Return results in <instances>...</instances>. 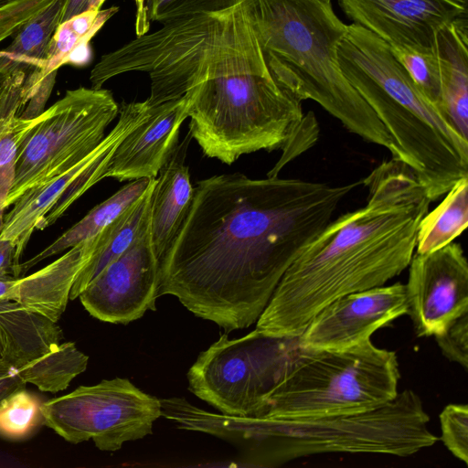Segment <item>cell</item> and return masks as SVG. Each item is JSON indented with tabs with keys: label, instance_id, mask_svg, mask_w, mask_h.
Returning a JSON list of instances; mask_svg holds the SVG:
<instances>
[{
	"label": "cell",
	"instance_id": "cell-26",
	"mask_svg": "<svg viewBox=\"0 0 468 468\" xmlns=\"http://www.w3.org/2000/svg\"><path fill=\"white\" fill-rule=\"evenodd\" d=\"M88 361V356L73 342H65L18 370L26 383L44 392L57 393L86 370Z\"/></svg>",
	"mask_w": 468,
	"mask_h": 468
},
{
	"label": "cell",
	"instance_id": "cell-19",
	"mask_svg": "<svg viewBox=\"0 0 468 468\" xmlns=\"http://www.w3.org/2000/svg\"><path fill=\"white\" fill-rule=\"evenodd\" d=\"M192 136H186L175 147L161 167L152 193L150 226L152 243L160 261L176 239L190 209L194 187L186 165Z\"/></svg>",
	"mask_w": 468,
	"mask_h": 468
},
{
	"label": "cell",
	"instance_id": "cell-33",
	"mask_svg": "<svg viewBox=\"0 0 468 468\" xmlns=\"http://www.w3.org/2000/svg\"><path fill=\"white\" fill-rule=\"evenodd\" d=\"M436 342L450 361L468 367V313L456 319L446 331L435 335Z\"/></svg>",
	"mask_w": 468,
	"mask_h": 468
},
{
	"label": "cell",
	"instance_id": "cell-36",
	"mask_svg": "<svg viewBox=\"0 0 468 468\" xmlns=\"http://www.w3.org/2000/svg\"><path fill=\"white\" fill-rule=\"evenodd\" d=\"M15 245L8 239H0V276L10 275L15 264Z\"/></svg>",
	"mask_w": 468,
	"mask_h": 468
},
{
	"label": "cell",
	"instance_id": "cell-7",
	"mask_svg": "<svg viewBox=\"0 0 468 468\" xmlns=\"http://www.w3.org/2000/svg\"><path fill=\"white\" fill-rule=\"evenodd\" d=\"M399 378L396 353L376 346L370 339L343 349L303 347L266 399L262 417H324L372 410L397 396Z\"/></svg>",
	"mask_w": 468,
	"mask_h": 468
},
{
	"label": "cell",
	"instance_id": "cell-25",
	"mask_svg": "<svg viewBox=\"0 0 468 468\" xmlns=\"http://www.w3.org/2000/svg\"><path fill=\"white\" fill-rule=\"evenodd\" d=\"M443 200L421 218L416 253L437 250L452 242L468 224V177L457 181Z\"/></svg>",
	"mask_w": 468,
	"mask_h": 468
},
{
	"label": "cell",
	"instance_id": "cell-27",
	"mask_svg": "<svg viewBox=\"0 0 468 468\" xmlns=\"http://www.w3.org/2000/svg\"><path fill=\"white\" fill-rule=\"evenodd\" d=\"M47 115V110L33 118H23L16 110L0 116V209L12 187L20 147L28 133Z\"/></svg>",
	"mask_w": 468,
	"mask_h": 468
},
{
	"label": "cell",
	"instance_id": "cell-16",
	"mask_svg": "<svg viewBox=\"0 0 468 468\" xmlns=\"http://www.w3.org/2000/svg\"><path fill=\"white\" fill-rule=\"evenodd\" d=\"M66 0H53L24 24L12 42L0 49V96L19 101L32 114L44 112L56 80L45 79L48 45L60 23Z\"/></svg>",
	"mask_w": 468,
	"mask_h": 468
},
{
	"label": "cell",
	"instance_id": "cell-6",
	"mask_svg": "<svg viewBox=\"0 0 468 468\" xmlns=\"http://www.w3.org/2000/svg\"><path fill=\"white\" fill-rule=\"evenodd\" d=\"M418 394L405 389L368 411L324 417H242L207 412L206 433L225 440L251 466L275 467L304 456L332 452L410 456L438 437Z\"/></svg>",
	"mask_w": 468,
	"mask_h": 468
},
{
	"label": "cell",
	"instance_id": "cell-15",
	"mask_svg": "<svg viewBox=\"0 0 468 468\" xmlns=\"http://www.w3.org/2000/svg\"><path fill=\"white\" fill-rule=\"evenodd\" d=\"M148 111L145 101H122L119 106L117 123L92 152L47 183L27 190L13 204V207L4 216L0 239H8L15 245L14 266L20 262V257L33 232L36 229L41 230L49 211L62 201L81 176L102 157L115 150L122 140L146 118Z\"/></svg>",
	"mask_w": 468,
	"mask_h": 468
},
{
	"label": "cell",
	"instance_id": "cell-22",
	"mask_svg": "<svg viewBox=\"0 0 468 468\" xmlns=\"http://www.w3.org/2000/svg\"><path fill=\"white\" fill-rule=\"evenodd\" d=\"M153 179L140 178L122 186L112 197L95 206L83 218L62 233L43 250L31 259L14 266L12 276L19 278L40 261L95 237L136 201L146 191Z\"/></svg>",
	"mask_w": 468,
	"mask_h": 468
},
{
	"label": "cell",
	"instance_id": "cell-30",
	"mask_svg": "<svg viewBox=\"0 0 468 468\" xmlns=\"http://www.w3.org/2000/svg\"><path fill=\"white\" fill-rule=\"evenodd\" d=\"M441 437L446 448L465 464L468 463V407L450 404L440 414Z\"/></svg>",
	"mask_w": 468,
	"mask_h": 468
},
{
	"label": "cell",
	"instance_id": "cell-35",
	"mask_svg": "<svg viewBox=\"0 0 468 468\" xmlns=\"http://www.w3.org/2000/svg\"><path fill=\"white\" fill-rule=\"evenodd\" d=\"M104 2L105 0H66L61 14L60 23L86 12L98 11L101 9Z\"/></svg>",
	"mask_w": 468,
	"mask_h": 468
},
{
	"label": "cell",
	"instance_id": "cell-18",
	"mask_svg": "<svg viewBox=\"0 0 468 468\" xmlns=\"http://www.w3.org/2000/svg\"><path fill=\"white\" fill-rule=\"evenodd\" d=\"M97 235L69 249L38 271L14 278L4 299L15 301L57 323L67 307L79 272L95 249Z\"/></svg>",
	"mask_w": 468,
	"mask_h": 468
},
{
	"label": "cell",
	"instance_id": "cell-31",
	"mask_svg": "<svg viewBox=\"0 0 468 468\" xmlns=\"http://www.w3.org/2000/svg\"><path fill=\"white\" fill-rule=\"evenodd\" d=\"M244 0H169L149 9V20L164 23L180 16L226 10Z\"/></svg>",
	"mask_w": 468,
	"mask_h": 468
},
{
	"label": "cell",
	"instance_id": "cell-40",
	"mask_svg": "<svg viewBox=\"0 0 468 468\" xmlns=\"http://www.w3.org/2000/svg\"><path fill=\"white\" fill-rule=\"evenodd\" d=\"M14 0H0V6L5 5Z\"/></svg>",
	"mask_w": 468,
	"mask_h": 468
},
{
	"label": "cell",
	"instance_id": "cell-9",
	"mask_svg": "<svg viewBox=\"0 0 468 468\" xmlns=\"http://www.w3.org/2000/svg\"><path fill=\"white\" fill-rule=\"evenodd\" d=\"M118 113L119 105L108 90H67L25 138L5 209L27 190L47 183L92 152Z\"/></svg>",
	"mask_w": 468,
	"mask_h": 468
},
{
	"label": "cell",
	"instance_id": "cell-20",
	"mask_svg": "<svg viewBox=\"0 0 468 468\" xmlns=\"http://www.w3.org/2000/svg\"><path fill=\"white\" fill-rule=\"evenodd\" d=\"M441 75V112L468 139V20L459 18L437 35L433 48Z\"/></svg>",
	"mask_w": 468,
	"mask_h": 468
},
{
	"label": "cell",
	"instance_id": "cell-11",
	"mask_svg": "<svg viewBox=\"0 0 468 468\" xmlns=\"http://www.w3.org/2000/svg\"><path fill=\"white\" fill-rule=\"evenodd\" d=\"M151 211V209H150ZM159 262L152 243L150 212L130 247L110 262L79 295L93 317L128 324L155 311Z\"/></svg>",
	"mask_w": 468,
	"mask_h": 468
},
{
	"label": "cell",
	"instance_id": "cell-1",
	"mask_svg": "<svg viewBox=\"0 0 468 468\" xmlns=\"http://www.w3.org/2000/svg\"><path fill=\"white\" fill-rule=\"evenodd\" d=\"M359 182L334 186L240 173L197 181L159 263L158 296L230 332L259 319L291 264Z\"/></svg>",
	"mask_w": 468,
	"mask_h": 468
},
{
	"label": "cell",
	"instance_id": "cell-24",
	"mask_svg": "<svg viewBox=\"0 0 468 468\" xmlns=\"http://www.w3.org/2000/svg\"><path fill=\"white\" fill-rule=\"evenodd\" d=\"M118 10V6H112L90 11L60 23L48 45L44 78L56 80L64 65H86L90 58V39Z\"/></svg>",
	"mask_w": 468,
	"mask_h": 468
},
{
	"label": "cell",
	"instance_id": "cell-32",
	"mask_svg": "<svg viewBox=\"0 0 468 468\" xmlns=\"http://www.w3.org/2000/svg\"><path fill=\"white\" fill-rule=\"evenodd\" d=\"M53 0H14L0 6V42L14 35L24 24Z\"/></svg>",
	"mask_w": 468,
	"mask_h": 468
},
{
	"label": "cell",
	"instance_id": "cell-37",
	"mask_svg": "<svg viewBox=\"0 0 468 468\" xmlns=\"http://www.w3.org/2000/svg\"><path fill=\"white\" fill-rule=\"evenodd\" d=\"M136 18L144 20L148 16V0H135Z\"/></svg>",
	"mask_w": 468,
	"mask_h": 468
},
{
	"label": "cell",
	"instance_id": "cell-39",
	"mask_svg": "<svg viewBox=\"0 0 468 468\" xmlns=\"http://www.w3.org/2000/svg\"><path fill=\"white\" fill-rule=\"evenodd\" d=\"M3 212H4V210H3V209H0V230H1V229H2L3 221H4V215H3Z\"/></svg>",
	"mask_w": 468,
	"mask_h": 468
},
{
	"label": "cell",
	"instance_id": "cell-23",
	"mask_svg": "<svg viewBox=\"0 0 468 468\" xmlns=\"http://www.w3.org/2000/svg\"><path fill=\"white\" fill-rule=\"evenodd\" d=\"M155 181L156 178H154L146 191L97 235L95 249L79 272L71 288L69 300L79 297L86 286L135 239L150 212Z\"/></svg>",
	"mask_w": 468,
	"mask_h": 468
},
{
	"label": "cell",
	"instance_id": "cell-12",
	"mask_svg": "<svg viewBox=\"0 0 468 468\" xmlns=\"http://www.w3.org/2000/svg\"><path fill=\"white\" fill-rule=\"evenodd\" d=\"M405 292L416 334H442L468 313V264L461 245H448L424 254L416 253L410 263Z\"/></svg>",
	"mask_w": 468,
	"mask_h": 468
},
{
	"label": "cell",
	"instance_id": "cell-29",
	"mask_svg": "<svg viewBox=\"0 0 468 468\" xmlns=\"http://www.w3.org/2000/svg\"><path fill=\"white\" fill-rule=\"evenodd\" d=\"M390 48L416 86L441 111V75L434 49L418 51L398 47Z\"/></svg>",
	"mask_w": 468,
	"mask_h": 468
},
{
	"label": "cell",
	"instance_id": "cell-21",
	"mask_svg": "<svg viewBox=\"0 0 468 468\" xmlns=\"http://www.w3.org/2000/svg\"><path fill=\"white\" fill-rule=\"evenodd\" d=\"M62 339L56 322L20 303L0 300V358L17 369L49 352Z\"/></svg>",
	"mask_w": 468,
	"mask_h": 468
},
{
	"label": "cell",
	"instance_id": "cell-38",
	"mask_svg": "<svg viewBox=\"0 0 468 468\" xmlns=\"http://www.w3.org/2000/svg\"><path fill=\"white\" fill-rule=\"evenodd\" d=\"M165 1H169V0H149L148 1V13H149V9L151 7H154V6L159 5V4L163 3V2H165Z\"/></svg>",
	"mask_w": 468,
	"mask_h": 468
},
{
	"label": "cell",
	"instance_id": "cell-2",
	"mask_svg": "<svg viewBox=\"0 0 468 468\" xmlns=\"http://www.w3.org/2000/svg\"><path fill=\"white\" fill-rule=\"evenodd\" d=\"M111 51L113 77L140 71L151 80L149 107L184 96L189 133L203 154L231 165L242 154L282 148L268 176L318 136L315 118L272 76L243 2L165 21Z\"/></svg>",
	"mask_w": 468,
	"mask_h": 468
},
{
	"label": "cell",
	"instance_id": "cell-14",
	"mask_svg": "<svg viewBox=\"0 0 468 468\" xmlns=\"http://www.w3.org/2000/svg\"><path fill=\"white\" fill-rule=\"evenodd\" d=\"M408 314L405 284L396 282L341 296L320 310L299 336L308 349H343Z\"/></svg>",
	"mask_w": 468,
	"mask_h": 468
},
{
	"label": "cell",
	"instance_id": "cell-34",
	"mask_svg": "<svg viewBox=\"0 0 468 468\" xmlns=\"http://www.w3.org/2000/svg\"><path fill=\"white\" fill-rule=\"evenodd\" d=\"M19 370L0 358V401L12 393L26 388Z\"/></svg>",
	"mask_w": 468,
	"mask_h": 468
},
{
	"label": "cell",
	"instance_id": "cell-13",
	"mask_svg": "<svg viewBox=\"0 0 468 468\" xmlns=\"http://www.w3.org/2000/svg\"><path fill=\"white\" fill-rule=\"evenodd\" d=\"M346 16L390 47L429 51L439 32L467 16V0H338Z\"/></svg>",
	"mask_w": 468,
	"mask_h": 468
},
{
	"label": "cell",
	"instance_id": "cell-28",
	"mask_svg": "<svg viewBox=\"0 0 468 468\" xmlns=\"http://www.w3.org/2000/svg\"><path fill=\"white\" fill-rule=\"evenodd\" d=\"M43 420L41 403L25 388L0 401V435L9 439L27 436Z\"/></svg>",
	"mask_w": 468,
	"mask_h": 468
},
{
	"label": "cell",
	"instance_id": "cell-17",
	"mask_svg": "<svg viewBox=\"0 0 468 468\" xmlns=\"http://www.w3.org/2000/svg\"><path fill=\"white\" fill-rule=\"evenodd\" d=\"M186 117L187 101L184 96L149 107L146 118L115 148L104 178L113 177L121 182L156 178L178 144L180 127Z\"/></svg>",
	"mask_w": 468,
	"mask_h": 468
},
{
	"label": "cell",
	"instance_id": "cell-10",
	"mask_svg": "<svg viewBox=\"0 0 468 468\" xmlns=\"http://www.w3.org/2000/svg\"><path fill=\"white\" fill-rule=\"evenodd\" d=\"M44 423L71 443L92 440L101 451L115 452L124 442L152 433L162 416L160 399L129 379H103L80 386L64 396L41 403Z\"/></svg>",
	"mask_w": 468,
	"mask_h": 468
},
{
	"label": "cell",
	"instance_id": "cell-8",
	"mask_svg": "<svg viewBox=\"0 0 468 468\" xmlns=\"http://www.w3.org/2000/svg\"><path fill=\"white\" fill-rule=\"evenodd\" d=\"M302 348L299 337L256 328L237 339L223 334L189 368L188 389L221 413L262 417L266 399Z\"/></svg>",
	"mask_w": 468,
	"mask_h": 468
},
{
	"label": "cell",
	"instance_id": "cell-3",
	"mask_svg": "<svg viewBox=\"0 0 468 468\" xmlns=\"http://www.w3.org/2000/svg\"><path fill=\"white\" fill-rule=\"evenodd\" d=\"M362 184L367 203L331 220L287 269L256 329L299 337L335 299L383 286L414 255L420 222L431 202L412 171L391 158Z\"/></svg>",
	"mask_w": 468,
	"mask_h": 468
},
{
	"label": "cell",
	"instance_id": "cell-4",
	"mask_svg": "<svg viewBox=\"0 0 468 468\" xmlns=\"http://www.w3.org/2000/svg\"><path fill=\"white\" fill-rule=\"evenodd\" d=\"M338 62L388 131L392 158L412 171L431 201L468 177V139L424 96L387 42L352 23Z\"/></svg>",
	"mask_w": 468,
	"mask_h": 468
},
{
	"label": "cell",
	"instance_id": "cell-41",
	"mask_svg": "<svg viewBox=\"0 0 468 468\" xmlns=\"http://www.w3.org/2000/svg\"><path fill=\"white\" fill-rule=\"evenodd\" d=\"M324 1H329V2H331L332 0H324Z\"/></svg>",
	"mask_w": 468,
	"mask_h": 468
},
{
	"label": "cell",
	"instance_id": "cell-5",
	"mask_svg": "<svg viewBox=\"0 0 468 468\" xmlns=\"http://www.w3.org/2000/svg\"><path fill=\"white\" fill-rule=\"evenodd\" d=\"M246 13L277 82L312 100L349 132L392 151L389 134L345 77L338 48L346 25L324 0H244Z\"/></svg>",
	"mask_w": 468,
	"mask_h": 468
}]
</instances>
